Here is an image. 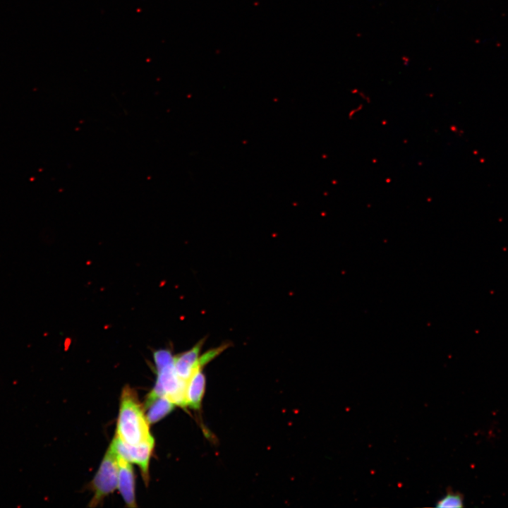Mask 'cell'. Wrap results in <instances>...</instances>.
<instances>
[{"instance_id": "cell-1", "label": "cell", "mask_w": 508, "mask_h": 508, "mask_svg": "<svg viewBox=\"0 0 508 508\" xmlns=\"http://www.w3.org/2000/svg\"><path fill=\"white\" fill-rule=\"evenodd\" d=\"M120 401L116 435L131 445L153 440L143 406L140 404L135 392L126 386Z\"/></svg>"}, {"instance_id": "cell-2", "label": "cell", "mask_w": 508, "mask_h": 508, "mask_svg": "<svg viewBox=\"0 0 508 508\" xmlns=\"http://www.w3.org/2000/svg\"><path fill=\"white\" fill-rule=\"evenodd\" d=\"M153 358L157 377L155 385L150 393L165 397L175 405L187 408L188 382L184 381L177 375L174 364V356L168 349H159L154 352Z\"/></svg>"}, {"instance_id": "cell-3", "label": "cell", "mask_w": 508, "mask_h": 508, "mask_svg": "<svg viewBox=\"0 0 508 508\" xmlns=\"http://www.w3.org/2000/svg\"><path fill=\"white\" fill-rule=\"evenodd\" d=\"M119 465L117 455L109 446L92 482L94 496L90 506H97L118 486Z\"/></svg>"}, {"instance_id": "cell-4", "label": "cell", "mask_w": 508, "mask_h": 508, "mask_svg": "<svg viewBox=\"0 0 508 508\" xmlns=\"http://www.w3.org/2000/svg\"><path fill=\"white\" fill-rule=\"evenodd\" d=\"M154 439L145 441L137 445L124 442L115 435L110 446L117 456L130 463L136 464L140 468L143 479L146 483L149 480L148 468L150 459L154 448Z\"/></svg>"}, {"instance_id": "cell-5", "label": "cell", "mask_w": 508, "mask_h": 508, "mask_svg": "<svg viewBox=\"0 0 508 508\" xmlns=\"http://www.w3.org/2000/svg\"><path fill=\"white\" fill-rule=\"evenodd\" d=\"M203 340H200L192 349L174 356V364L176 372L180 378L188 382L193 373L199 369H203L200 361V351Z\"/></svg>"}, {"instance_id": "cell-6", "label": "cell", "mask_w": 508, "mask_h": 508, "mask_svg": "<svg viewBox=\"0 0 508 508\" xmlns=\"http://www.w3.org/2000/svg\"><path fill=\"white\" fill-rule=\"evenodd\" d=\"M119 465L118 488L128 507H135V476L130 462L117 456Z\"/></svg>"}, {"instance_id": "cell-7", "label": "cell", "mask_w": 508, "mask_h": 508, "mask_svg": "<svg viewBox=\"0 0 508 508\" xmlns=\"http://www.w3.org/2000/svg\"><path fill=\"white\" fill-rule=\"evenodd\" d=\"M175 404L168 398L149 393L145 401L143 410L149 424H154L168 415Z\"/></svg>"}, {"instance_id": "cell-8", "label": "cell", "mask_w": 508, "mask_h": 508, "mask_svg": "<svg viewBox=\"0 0 508 508\" xmlns=\"http://www.w3.org/2000/svg\"><path fill=\"white\" fill-rule=\"evenodd\" d=\"M206 386V379L202 369L195 371L187 382L186 404L187 407L199 411L202 406Z\"/></svg>"}, {"instance_id": "cell-9", "label": "cell", "mask_w": 508, "mask_h": 508, "mask_svg": "<svg viewBox=\"0 0 508 508\" xmlns=\"http://www.w3.org/2000/svg\"><path fill=\"white\" fill-rule=\"evenodd\" d=\"M439 508H460L464 507V500L461 494L449 492L435 505Z\"/></svg>"}]
</instances>
